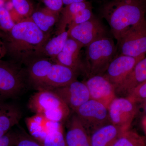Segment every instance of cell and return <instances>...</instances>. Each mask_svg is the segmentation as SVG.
<instances>
[{"mask_svg": "<svg viewBox=\"0 0 146 146\" xmlns=\"http://www.w3.org/2000/svg\"><path fill=\"white\" fill-rule=\"evenodd\" d=\"M49 34L44 33L30 18L16 23L3 39L6 48V55L10 61L20 66H26L37 58L38 53L49 39Z\"/></svg>", "mask_w": 146, "mask_h": 146, "instance_id": "cell-1", "label": "cell"}, {"mask_svg": "<svg viewBox=\"0 0 146 146\" xmlns=\"http://www.w3.org/2000/svg\"><path fill=\"white\" fill-rule=\"evenodd\" d=\"M146 0H110L101 9L117 41L131 27L145 21Z\"/></svg>", "mask_w": 146, "mask_h": 146, "instance_id": "cell-2", "label": "cell"}, {"mask_svg": "<svg viewBox=\"0 0 146 146\" xmlns=\"http://www.w3.org/2000/svg\"><path fill=\"white\" fill-rule=\"evenodd\" d=\"M84 74L87 78L103 75L109 63L116 56L117 46L111 38L105 36L86 47Z\"/></svg>", "mask_w": 146, "mask_h": 146, "instance_id": "cell-3", "label": "cell"}, {"mask_svg": "<svg viewBox=\"0 0 146 146\" xmlns=\"http://www.w3.org/2000/svg\"><path fill=\"white\" fill-rule=\"evenodd\" d=\"M28 106L32 112L55 122L62 123L70 114V108L52 91H37L29 100Z\"/></svg>", "mask_w": 146, "mask_h": 146, "instance_id": "cell-4", "label": "cell"}, {"mask_svg": "<svg viewBox=\"0 0 146 146\" xmlns=\"http://www.w3.org/2000/svg\"><path fill=\"white\" fill-rule=\"evenodd\" d=\"M28 85L25 70L10 60H0V101L15 99Z\"/></svg>", "mask_w": 146, "mask_h": 146, "instance_id": "cell-5", "label": "cell"}, {"mask_svg": "<svg viewBox=\"0 0 146 146\" xmlns=\"http://www.w3.org/2000/svg\"><path fill=\"white\" fill-rule=\"evenodd\" d=\"M74 112L90 135L102 127L111 123L108 108L94 100H89Z\"/></svg>", "mask_w": 146, "mask_h": 146, "instance_id": "cell-6", "label": "cell"}, {"mask_svg": "<svg viewBox=\"0 0 146 146\" xmlns=\"http://www.w3.org/2000/svg\"><path fill=\"white\" fill-rule=\"evenodd\" d=\"M117 46L119 54L133 57L146 56V20L128 30Z\"/></svg>", "mask_w": 146, "mask_h": 146, "instance_id": "cell-7", "label": "cell"}, {"mask_svg": "<svg viewBox=\"0 0 146 146\" xmlns=\"http://www.w3.org/2000/svg\"><path fill=\"white\" fill-rule=\"evenodd\" d=\"M68 36L83 47L98 39L107 36V31L99 19L94 16L89 21L68 28Z\"/></svg>", "mask_w": 146, "mask_h": 146, "instance_id": "cell-8", "label": "cell"}, {"mask_svg": "<svg viewBox=\"0 0 146 146\" xmlns=\"http://www.w3.org/2000/svg\"><path fill=\"white\" fill-rule=\"evenodd\" d=\"M136 104L126 97H116L108 108L110 122L125 130L129 129L138 111Z\"/></svg>", "mask_w": 146, "mask_h": 146, "instance_id": "cell-9", "label": "cell"}, {"mask_svg": "<svg viewBox=\"0 0 146 146\" xmlns=\"http://www.w3.org/2000/svg\"><path fill=\"white\" fill-rule=\"evenodd\" d=\"M145 56L133 57L119 54L110 62L102 75L107 79L116 89L129 74L138 61Z\"/></svg>", "mask_w": 146, "mask_h": 146, "instance_id": "cell-10", "label": "cell"}, {"mask_svg": "<svg viewBox=\"0 0 146 146\" xmlns=\"http://www.w3.org/2000/svg\"><path fill=\"white\" fill-rule=\"evenodd\" d=\"M52 91L57 94L73 112L91 99L89 90L84 82L77 80L66 86Z\"/></svg>", "mask_w": 146, "mask_h": 146, "instance_id": "cell-11", "label": "cell"}, {"mask_svg": "<svg viewBox=\"0 0 146 146\" xmlns=\"http://www.w3.org/2000/svg\"><path fill=\"white\" fill-rule=\"evenodd\" d=\"M84 82L89 90L90 99L99 102L108 108L117 97L115 86L102 75L90 77Z\"/></svg>", "mask_w": 146, "mask_h": 146, "instance_id": "cell-12", "label": "cell"}, {"mask_svg": "<svg viewBox=\"0 0 146 146\" xmlns=\"http://www.w3.org/2000/svg\"><path fill=\"white\" fill-rule=\"evenodd\" d=\"M78 74V73L70 68L58 63H54L46 78L37 91H52L66 86L76 80Z\"/></svg>", "mask_w": 146, "mask_h": 146, "instance_id": "cell-13", "label": "cell"}, {"mask_svg": "<svg viewBox=\"0 0 146 146\" xmlns=\"http://www.w3.org/2000/svg\"><path fill=\"white\" fill-rule=\"evenodd\" d=\"M82 48L78 42L68 37L63 50L55 60V63L70 68L78 74L84 73V62L80 56Z\"/></svg>", "mask_w": 146, "mask_h": 146, "instance_id": "cell-14", "label": "cell"}, {"mask_svg": "<svg viewBox=\"0 0 146 146\" xmlns=\"http://www.w3.org/2000/svg\"><path fill=\"white\" fill-rule=\"evenodd\" d=\"M53 63L52 60L46 58H36L31 60L25 70L28 85L37 91L46 78Z\"/></svg>", "mask_w": 146, "mask_h": 146, "instance_id": "cell-15", "label": "cell"}, {"mask_svg": "<svg viewBox=\"0 0 146 146\" xmlns=\"http://www.w3.org/2000/svg\"><path fill=\"white\" fill-rule=\"evenodd\" d=\"M72 114L67 120L65 133L67 146H91L90 135L74 112L72 111Z\"/></svg>", "mask_w": 146, "mask_h": 146, "instance_id": "cell-16", "label": "cell"}, {"mask_svg": "<svg viewBox=\"0 0 146 146\" xmlns=\"http://www.w3.org/2000/svg\"><path fill=\"white\" fill-rule=\"evenodd\" d=\"M23 116L21 108L10 100L0 101V137L19 123Z\"/></svg>", "mask_w": 146, "mask_h": 146, "instance_id": "cell-17", "label": "cell"}, {"mask_svg": "<svg viewBox=\"0 0 146 146\" xmlns=\"http://www.w3.org/2000/svg\"><path fill=\"white\" fill-rule=\"evenodd\" d=\"M145 81L146 56L138 61L124 81L116 87V96L127 97L132 90Z\"/></svg>", "mask_w": 146, "mask_h": 146, "instance_id": "cell-18", "label": "cell"}, {"mask_svg": "<svg viewBox=\"0 0 146 146\" xmlns=\"http://www.w3.org/2000/svg\"><path fill=\"white\" fill-rule=\"evenodd\" d=\"M127 131L112 123L104 126L90 135L91 146H112Z\"/></svg>", "mask_w": 146, "mask_h": 146, "instance_id": "cell-19", "label": "cell"}, {"mask_svg": "<svg viewBox=\"0 0 146 146\" xmlns=\"http://www.w3.org/2000/svg\"><path fill=\"white\" fill-rule=\"evenodd\" d=\"M25 122L30 135L41 144L47 134L58 123L50 121L39 114L27 118Z\"/></svg>", "mask_w": 146, "mask_h": 146, "instance_id": "cell-20", "label": "cell"}, {"mask_svg": "<svg viewBox=\"0 0 146 146\" xmlns=\"http://www.w3.org/2000/svg\"><path fill=\"white\" fill-rule=\"evenodd\" d=\"M60 16V13L45 7L35 9L29 18L42 32L49 34L53 27L58 23Z\"/></svg>", "mask_w": 146, "mask_h": 146, "instance_id": "cell-21", "label": "cell"}, {"mask_svg": "<svg viewBox=\"0 0 146 146\" xmlns=\"http://www.w3.org/2000/svg\"><path fill=\"white\" fill-rule=\"evenodd\" d=\"M68 37L67 30L56 35L55 36L46 42L38 53L37 57L46 58L54 62L57 56L64 48Z\"/></svg>", "mask_w": 146, "mask_h": 146, "instance_id": "cell-22", "label": "cell"}, {"mask_svg": "<svg viewBox=\"0 0 146 146\" xmlns=\"http://www.w3.org/2000/svg\"><path fill=\"white\" fill-rule=\"evenodd\" d=\"M92 6L89 2L73 3L63 7L60 13V18L57 24L56 35L66 31L72 20L78 12L84 9Z\"/></svg>", "mask_w": 146, "mask_h": 146, "instance_id": "cell-23", "label": "cell"}, {"mask_svg": "<svg viewBox=\"0 0 146 146\" xmlns=\"http://www.w3.org/2000/svg\"><path fill=\"white\" fill-rule=\"evenodd\" d=\"M43 146H67L65 133L61 123H58L53 128L42 143Z\"/></svg>", "mask_w": 146, "mask_h": 146, "instance_id": "cell-24", "label": "cell"}, {"mask_svg": "<svg viewBox=\"0 0 146 146\" xmlns=\"http://www.w3.org/2000/svg\"><path fill=\"white\" fill-rule=\"evenodd\" d=\"M112 146H146L145 137L129 129L123 133Z\"/></svg>", "mask_w": 146, "mask_h": 146, "instance_id": "cell-25", "label": "cell"}, {"mask_svg": "<svg viewBox=\"0 0 146 146\" xmlns=\"http://www.w3.org/2000/svg\"><path fill=\"white\" fill-rule=\"evenodd\" d=\"M15 12L21 18H29L35 9L30 0H11Z\"/></svg>", "mask_w": 146, "mask_h": 146, "instance_id": "cell-26", "label": "cell"}, {"mask_svg": "<svg viewBox=\"0 0 146 146\" xmlns=\"http://www.w3.org/2000/svg\"><path fill=\"white\" fill-rule=\"evenodd\" d=\"M16 24L10 11L5 7L0 8V31L3 33H7Z\"/></svg>", "mask_w": 146, "mask_h": 146, "instance_id": "cell-27", "label": "cell"}, {"mask_svg": "<svg viewBox=\"0 0 146 146\" xmlns=\"http://www.w3.org/2000/svg\"><path fill=\"white\" fill-rule=\"evenodd\" d=\"M131 102L138 104L146 100V81L136 86L129 94L127 97Z\"/></svg>", "mask_w": 146, "mask_h": 146, "instance_id": "cell-28", "label": "cell"}, {"mask_svg": "<svg viewBox=\"0 0 146 146\" xmlns=\"http://www.w3.org/2000/svg\"><path fill=\"white\" fill-rule=\"evenodd\" d=\"M94 16L92 11V7L84 9L78 12L74 17L68 27V29L76 25L89 21Z\"/></svg>", "mask_w": 146, "mask_h": 146, "instance_id": "cell-29", "label": "cell"}, {"mask_svg": "<svg viewBox=\"0 0 146 146\" xmlns=\"http://www.w3.org/2000/svg\"><path fill=\"white\" fill-rule=\"evenodd\" d=\"M16 146H43L41 143L24 131L19 132Z\"/></svg>", "mask_w": 146, "mask_h": 146, "instance_id": "cell-30", "label": "cell"}, {"mask_svg": "<svg viewBox=\"0 0 146 146\" xmlns=\"http://www.w3.org/2000/svg\"><path fill=\"white\" fill-rule=\"evenodd\" d=\"M19 132L11 129L4 135L0 137V146H16Z\"/></svg>", "mask_w": 146, "mask_h": 146, "instance_id": "cell-31", "label": "cell"}, {"mask_svg": "<svg viewBox=\"0 0 146 146\" xmlns=\"http://www.w3.org/2000/svg\"><path fill=\"white\" fill-rule=\"evenodd\" d=\"M44 5L45 7L49 9L60 13L63 8L62 0H38Z\"/></svg>", "mask_w": 146, "mask_h": 146, "instance_id": "cell-32", "label": "cell"}, {"mask_svg": "<svg viewBox=\"0 0 146 146\" xmlns=\"http://www.w3.org/2000/svg\"><path fill=\"white\" fill-rule=\"evenodd\" d=\"M7 50L3 36L0 35V60L6 55Z\"/></svg>", "mask_w": 146, "mask_h": 146, "instance_id": "cell-33", "label": "cell"}, {"mask_svg": "<svg viewBox=\"0 0 146 146\" xmlns=\"http://www.w3.org/2000/svg\"><path fill=\"white\" fill-rule=\"evenodd\" d=\"M63 4L65 6L71 4L73 3L82 2L86 1V0H62Z\"/></svg>", "mask_w": 146, "mask_h": 146, "instance_id": "cell-34", "label": "cell"}, {"mask_svg": "<svg viewBox=\"0 0 146 146\" xmlns=\"http://www.w3.org/2000/svg\"><path fill=\"white\" fill-rule=\"evenodd\" d=\"M142 124H143V127L144 131L145 132L146 134V115H145L143 118V121H142Z\"/></svg>", "mask_w": 146, "mask_h": 146, "instance_id": "cell-35", "label": "cell"}, {"mask_svg": "<svg viewBox=\"0 0 146 146\" xmlns=\"http://www.w3.org/2000/svg\"><path fill=\"white\" fill-rule=\"evenodd\" d=\"M142 107H143V110L144 113H145V115H146V100L144 101L143 103H142Z\"/></svg>", "mask_w": 146, "mask_h": 146, "instance_id": "cell-36", "label": "cell"}, {"mask_svg": "<svg viewBox=\"0 0 146 146\" xmlns=\"http://www.w3.org/2000/svg\"><path fill=\"white\" fill-rule=\"evenodd\" d=\"M6 1V0H0V8L5 6Z\"/></svg>", "mask_w": 146, "mask_h": 146, "instance_id": "cell-37", "label": "cell"}, {"mask_svg": "<svg viewBox=\"0 0 146 146\" xmlns=\"http://www.w3.org/2000/svg\"><path fill=\"white\" fill-rule=\"evenodd\" d=\"M0 35L1 36H2L3 37V33L1 31H0Z\"/></svg>", "mask_w": 146, "mask_h": 146, "instance_id": "cell-38", "label": "cell"}, {"mask_svg": "<svg viewBox=\"0 0 146 146\" xmlns=\"http://www.w3.org/2000/svg\"><path fill=\"white\" fill-rule=\"evenodd\" d=\"M145 140L146 144V137H145Z\"/></svg>", "mask_w": 146, "mask_h": 146, "instance_id": "cell-39", "label": "cell"}, {"mask_svg": "<svg viewBox=\"0 0 146 146\" xmlns=\"http://www.w3.org/2000/svg\"></svg>", "mask_w": 146, "mask_h": 146, "instance_id": "cell-40", "label": "cell"}]
</instances>
